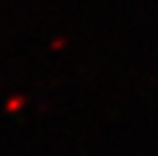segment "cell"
<instances>
[{
    "label": "cell",
    "instance_id": "2",
    "mask_svg": "<svg viewBox=\"0 0 158 156\" xmlns=\"http://www.w3.org/2000/svg\"><path fill=\"white\" fill-rule=\"evenodd\" d=\"M51 47H54V49H60V47H63V40H56V42L51 44Z\"/></svg>",
    "mask_w": 158,
    "mask_h": 156
},
{
    "label": "cell",
    "instance_id": "1",
    "mask_svg": "<svg viewBox=\"0 0 158 156\" xmlns=\"http://www.w3.org/2000/svg\"><path fill=\"white\" fill-rule=\"evenodd\" d=\"M23 105H26V98H23V96H12L10 100L5 102V110L14 114V112H19V110L23 107Z\"/></svg>",
    "mask_w": 158,
    "mask_h": 156
}]
</instances>
